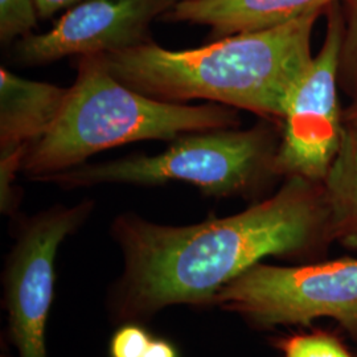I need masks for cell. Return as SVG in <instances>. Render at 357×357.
<instances>
[{"mask_svg": "<svg viewBox=\"0 0 357 357\" xmlns=\"http://www.w3.org/2000/svg\"><path fill=\"white\" fill-rule=\"evenodd\" d=\"M324 15L323 44L294 89L282 119L273 165L275 176L321 183L344 138V110L339 98L344 32L342 1L332 4Z\"/></svg>", "mask_w": 357, "mask_h": 357, "instance_id": "6", "label": "cell"}, {"mask_svg": "<svg viewBox=\"0 0 357 357\" xmlns=\"http://www.w3.org/2000/svg\"><path fill=\"white\" fill-rule=\"evenodd\" d=\"M110 230L123 255L110 305L125 321L174 305L211 306L217 291L265 258L319 261L333 243L321 183L303 178H286L231 216L169 227L123 213Z\"/></svg>", "mask_w": 357, "mask_h": 357, "instance_id": "1", "label": "cell"}, {"mask_svg": "<svg viewBox=\"0 0 357 357\" xmlns=\"http://www.w3.org/2000/svg\"><path fill=\"white\" fill-rule=\"evenodd\" d=\"M343 44L339 66V84L352 100L357 97V0H343Z\"/></svg>", "mask_w": 357, "mask_h": 357, "instance_id": "13", "label": "cell"}, {"mask_svg": "<svg viewBox=\"0 0 357 357\" xmlns=\"http://www.w3.org/2000/svg\"><path fill=\"white\" fill-rule=\"evenodd\" d=\"M212 305L261 330L331 319L357 344V258L259 262L217 291Z\"/></svg>", "mask_w": 357, "mask_h": 357, "instance_id": "5", "label": "cell"}, {"mask_svg": "<svg viewBox=\"0 0 357 357\" xmlns=\"http://www.w3.org/2000/svg\"><path fill=\"white\" fill-rule=\"evenodd\" d=\"M343 0H181L160 20L211 28L212 38L262 31L314 13H326Z\"/></svg>", "mask_w": 357, "mask_h": 357, "instance_id": "10", "label": "cell"}, {"mask_svg": "<svg viewBox=\"0 0 357 357\" xmlns=\"http://www.w3.org/2000/svg\"><path fill=\"white\" fill-rule=\"evenodd\" d=\"M283 357H357L333 332L311 328L293 332L273 340Z\"/></svg>", "mask_w": 357, "mask_h": 357, "instance_id": "12", "label": "cell"}, {"mask_svg": "<svg viewBox=\"0 0 357 357\" xmlns=\"http://www.w3.org/2000/svg\"><path fill=\"white\" fill-rule=\"evenodd\" d=\"M38 13L33 0H0V38L10 43L32 33L38 26Z\"/></svg>", "mask_w": 357, "mask_h": 357, "instance_id": "14", "label": "cell"}, {"mask_svg": "<svg viewBox=\"0 0 357 357\" xmlns=\"http://www.w3.org/2000/svg\"><path fill=\"white\" fill-rule=\"evenodd\" d=\"M175 6L174 0H85L45 33H29L13 45V60L50 64L68 56H97L150 41L149 29Z\"/></svg>", "mask_w": 357, "mask_h": 357, "instance_id": "8", "label": "cell"}, {"mask_svg": "<svg viewBox=\"0 0 357 357\" xmlns=\"http://www.w3.org/2000/svg\"><path fill=\"white\" fill-rule=\"evenodd\" d=\"M143 357H178L176 347L166 339L153 337Z\"/></svg>", "mask_w": 357, "mask_h": 357, "instance_id": "17", "label": "cell"}, {"mask_svg": "<svg viewBox=\"0 0 357 357\" xmlns=\"http://www.w3.org/2000/svg\"><path fill=\"white\" fill-rule=\"evenodd\" d=\"M153 339L144 327L130 321L115 331L109 354L110 357H143Z\"/></svg>", "mask_w": 357, "mask_h": 357, "instance_id": "15", "label": "cell"}, {"mask_svg": "<svg viewBox=\"0 0 357 357\" xmlns=\"http://www.w3.org/2000/svg\"><path fill=\"white\" fill-rule=\"evenodd\" d=\"M40 19H48L66 7H73L82 0H33Z\"/></svg>", "mask_w": 357, "mask_h": 357, "instance_id": "16", "label": "cell"}, {"mask_svg": "<svg viewBox=\"0 0 357 357\" xmlns=\"http://www.w3.org/2000/svg\"><path fill=\"white\" fill-rule=\"evenodd\" d=\"M281 132L271 121L255 128H216L178 138L163 153L82 166L41 180L63 188L100 184L162 185L184 181L209 197H231L252 193L273 171Z\"/></svg>", "mask_w": 357, "mask_h": 357, "instance_id": "4", "label": "cell"}, {"mask_svg": "<svg viewBox=\"0 0 357 357\" xmlns=\"http://www.w3.org/2000/svg\"><path fill=\"white\" fill-rule=\"evenodd\" d=\"M174 1H175V4H176V3H178V1H181V0H174Z\"/></svg>", "mask_w": 357, "mask_h": 357, "instance_id": "19", "label": "cell"}, {"mask_svg": "<svg viewBox=\"0 0 357 357\" xmlns=\"http://www.w3.org/2000/svg\"><path fill=\"white\" fill-rule=\"evenodd\" d=\"M321 15L216 38L193 50L172 51L150 40L97 57L119 82L155 100H204L281 123L314 57L311 38Z\"/></svg>", "mask_w": 357, "mask_h": 357, "instance_id": "2", "label": "cell"}, {"mask_svg": "<svg viewBox=\"0 0 357 357\" xmlns=\"http://www.w3.org/2000/svg\"><path fill=\"white\" fill-rule=\"evenodd\" d=\"M333 243L357 252V131L345 128L340 150L321 181Z\"/></svg>", "mask_w": 357, "mask_h": 357, "instance_id": "11", "label": "cell"}, {"mask_svg": "<svg viewBox=\"0 0 357 357\" xmlns=\"http://www.w3.org/2000/svg\"><path fill=\"white\" fill-rule=\"evenodd\" d=\"M237 112L220 103L196 106L155 100L119 82L97 56H82L60 113L26 153L22 172L41 181L82 166L90 156L107 149L238 128Z\"/></svg>", "mask_w": 357, "mask_h": 357, "instance_id": "3", "label": "cell"}, {"mask_svg": "<svg viewBox=\"0 0 357 357\" xmlns=\"http://www.w3.org/2000/svg\"><path fill=\"white\" fill-rule=\"evenodd\" d=\"M68 88L17 76L0 68V175L15 178L29 149L51 128Z\"/></svg>", "mask_w": 357, "mask_h": 357, "instance_id": "9", "label": "cell"}, {"mask_svg": "<svg viewBox=\"0 0 357 357\" xmlns=\"http://www.w3.org/2000/svg\"><path fill=\"white\" fill-rule=\"evenodd\" d=\"M345 128L357 131V97L352 100L351 105L344 109Z\"/></svg>", "mask_w": 357, "mask_h": 357, "instance_id": "18", "label": "cell"}, {"mask_svg": "<svg viewBox=\"0 0 357 357\" xmlns=\"http://www.w3.org/2000/svg\"><path fill=\"white\" fill-rule=\"evenodd\" d=\"M93 208L90 200L73 206L56 205L28 218L19 228L3 274L4 306L17 357H48L45 337L54 259L60 245L81 228Z\"/></svg>", "mask_w": 357, "mask_h": 357, "instance_id": "7", "label": "cell"}]
</instances>
